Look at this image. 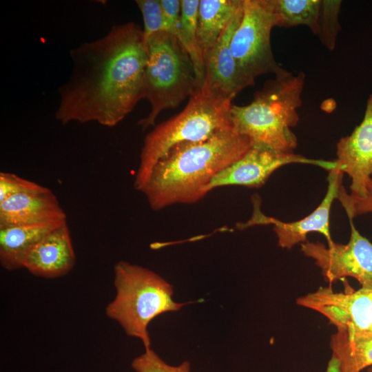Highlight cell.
I'll return each mask as SVG.
<instances>
[{
	"label": "cell",
	"instance_id": "3957f363",
	"mask_svg": "<svg viewBox=\"0 0 372 372\" xmlns=\"http://www.w3.org/2000/svg\"><path fill=\"white\" fill-rule=\"evenodd\" d=\"M305 74L285 70L267 81L246 105H232L231 116L234 129L247 136L252 145L293 153L298 140L291 128L299 121L298 108Z\"/></svg>",
	"mask_w": 372,
	"mask_h": 372
},
{
	"label": "cell",
	"instance_id": "484cf974",
	"mask_svg": "<svg viewBox=\"0 0 372 372\" xmlns=\"http://www.w3.org/2000/svg\"><path fill=\"white\" fill-rule=\"evenodd\" d=\"M165 30L177 36L181 14V0H160Z\"/></svg>",
	"mask_w": 372,
	"mask_h": 372
},
{
	"label": "cell",
	"instance_id": "ba28073f",
	"mask_svg": "<svg viewBox=\"0 0 372 372\" xmlns=\"http://www.w3.org/2000/svg\"><path fill=\"white\" fill-rule=\"evenodd\" d=\"M353 220L349 219L351 235L347 244L325 246L307 241L301 244V251L315 261L329 283L352 277L362 287L372 289V242L358 231Z\"/></svg>",
	"mask_w": 372,
	"mask_h": 372
},
{
	"label": "cell",
	"instance_id": "9a60e30c",
	"mask_svg": "<svg viewBox=\"0 0 372 372\" xmlns=\"http://www.w3.org/2000/svg\"><path fill=\"white\" fill-rule=\"evenodd\" d=\"M63 220L65 211L52 191L45 187L0 202V227Z\"/></svg>",
	"mask_w": 372,
	"mask_h": 372
},
{
	"label": "cell",
	"instance_id": "8fae6325",
	"mask_svg": "<svg viewBox=\"0 0 372 372\" xmlns=\"http://www.w3.org/2000/svg\"><path fill=\"white\" fill-rule=\"evenodd\" d=\"M343 175L337 168L329 171L325 196L316 209L306 217L294 222H283L265 216L260 211L259 207L254 205L252 217L247 223L240 225V228L253 225L271 224L278 238V246L286 249L307 242V236L311 232L320 233L326 238L328 245L333 243L330 232V212L342 185Z\"/></svg>",
	"mask_w": 372,
	"mask_h": 372
},
{
	"label": "cell",
	"instance_id": "52a82bcc",
	"mask_svg": "<svg viewBox=\"0 0 372 372\" xmlns=\"http://www.w3.org/2000/svg\"><path fill=\"white\" fill-rule=\"evenodd\" d=\"M276 19L269 0H243L241 21L232 37L230 48L240 70L255 84L256 77L285 69L280 66L271 45V32Z\"/></svg>",
	"mask_w": 372,
	"mask_h": 372
},
{
	"label": "cell",
	"instance_id": "d4e9b609",
	"mask_svg": "<svg viewBox=\"0 0 372 372\" xmlns=\"http://www.w3.org/2000/svg\"><path fill=\"white\" fill-rule=\"evenodd\" d=\"M43 187L44 186L12 173L5 172L0 173V202L13 195L36 192Z\"/></svg>",
	"mask_w": 372,
	"mask_h": 372
},
{
	"label": "cell",
	"instance_id": "6da1fadb",
	"mask_svg": "<svg viewBox=\"0 0 372 372\" xmlns=\"http://www.w3.org/2000/svg\"><path fill=\"white\" fill-rule=\"evenodd\" d=\"M72 68L59 87L56 119L63 125L97 122L112 127L144 99L147 50L133 22L113 25L104 37L70 52Z\"/></svg>",
	"mask_w": 372,
	"mask_h": 372
},
{
	"label": "cell",
	"instance_id": "4316f807",
	"mask_svg": "<svg viewBox=\"0 0 372 372\" xmlns=\"http://www.w3.org/2000/svg\"><path fill=\"white\" fill-rule=\"evenodd\" d=\"M326 372H341L340 362L335 356H331V358L328 363Z\"/></svg>",
	"mask_w": 372,
	"mask_h": 372
},
{
	"label": "cell",
	"instance_id": "2e32d148",
	"mask_svg": "<svg viewBox=\"0 0 372 372\" xmlns=\"http://www.w3.org/2000/svg\"><path fill=\"white\" fill-rule=\"evenodd\" d=\"M66 222L56 221L0 227V263L8 271L23 268L33 247L50 231Z\"/></svg>",
	"mask_w": 372,
	"mask_h": 372
},
{
	"label": "cell",
	"instance_id": "4fadbf2b",
	"mask_svg": "<svg viewBox=\"0 0 372 372\" xmlns=\"http://www.w3.org/2000/svg\"><path fill=\"white\" fill-rule=\"evenodd\" d=\"M336 167L351 179V195L363 197L372 177V93L369 96L364 117L351 134L336 145Z\"/></svg>",
	"mask_w": 372,
	"mask_h": 372
},
{
	"label": "cell",
	"instance_id": "44dd1931",
	"mask_svg": "<svg viewBox=\"0 0 372 372\" xmlns=\"http://www.w3.org/2000/svg\"><path fill=\"white\" fill-rule=\"evenodd\" d=\"M341 4L342 1L322 0L316 36L330 51L334 50L341 29L338 19Z\"/></svg>",
	"mask_w": 372,
	"mask_h": 372
},
{
	"label": "cell",
	"instance_id": "5bb4252c",
	"mask_svg": "<svg viewBox=\"0 0 372 372\" xmlns=\"http://www.w3.org/2000/svg\"><path fill=\"white\" fill-rule=\"evenodd\" d=\"M76 262L67 221L41 239L27 255L23 268L34 276L55 278L68 273Z\"/></svg>",
	"mask_w": 372,
	"mask_h": 372
},
{
	"label": "cell",
	"instance_id": "d6986e66",
	"mask_svg": "<svg viewBox=\"0 0 372 372\" xmlns=\"http://www.w3.org/2000/svg\"><path fill=\"white\" fill-rule=\"evenodd\" d=\"M269 3L276 27L305 25L316 35L322 0H269Z\"/></svg>",
	"mask_w": 372,
	"mask_h": 372
},
{
	"label": "cell",
	"instance_id": "9c48e42d",
	"mask_svg": "<svg viewBox=\"0 0 372 372\" xmlns=\"http://www.w3.org/2000/svg\"><path fill=\"white\" fill-rule=\"evenodd\" d=\"M291 163L310 164L327 169L336 167L335 161L308 158L294 153L278 152L269 147L252 145L237 161L220 172L211 181L207 191L223 186L240 185L259 187L278 168Z\"/></svg>",
	"mask_w": 372,
	"mask_h": 372
},
{
	"label": "cell",
	"instance_id": "30bf717a",
	"mask_svg": "<svg viewBox=\"0 0 372 372\" xmlns=\"http://www.w3.org/2000/svg\"><path fill=\"white\" fill-rule=\"evenodd\" d=\"M296 302L325 316L337 329L372 333V289L347 287L335 292L330 287H321Z\"/></svg>",
	"mask_w": 372,
	"mask_h": 372
},
{
	"label": "cell",
	"instance_id": "7402d4cb",
	"mask_svg": "<svg viewBox=\"0 0 372 372\" xmlns=\"http://www.w3.org/2000/svg\"><path fill=\"white\" fill-rule=\"evenodd\" d=\"M131 366L136 372H189L190 364L183 362L178 366H172L164 362L152 349L134 358Z\"/></svg>",
	"mask_w": 372,
	"mask_h": 372
},
{
	"label": "cell",
	"instance_id": "ffe728a7",
	"mask_svg": "<svg viewBox=\"0 0 372 372\" xmlns=\"http://www.w3.org/2000/svg\"><path fill=\"white\" fill-rule=\"evenodd\" d=\"M200 0H181V14L177 39L189 54L200 89L205 76V62L197 37L198 10Z\"/></svg>",
	"mask_w": 372,
	"mask_h": 372
},
{
	"label": "cell",
	"instance_id": "277c9868",
	"mask_svg": "<svg viewBox=\"0 0 372 372\" xmlns=\"http://www.w3.org/2000/svg\"><path fill=\"white\" fill-rule=\"evenodd\" d=\"M114 273L116 296L106 307L105 313L127 335L138 338L145 350L149 349V322L156 316L178 311L189 302H175L172 285L145 267L119 261L114 265Z\"/></svg>",
	"mask_w": 372,
	"mask_h": 372
},
{
	"label": "cell",
	"instance_id": "8992f818",
	"mask_svg": "<svg viewBox=\"0 0 372 372\" xmlns=\"http://www.w3.org/2000/svg\"><path fill=\"white\" fill-rule=\"evenodd\" d=\"M145 39L147 61L144 99L149 101L150 111L138 123L143 130L154 125L162 111L176 107L200 90L193 63L176 36L161 31Z\"/></svg>",
	"mask_w": 372,
	"mask_h": 372
},
{
	"label": "cell",
	"instance_id": "7c38bea8",
	"mask_svg": "<svg viewBox=\"0 0 372 372\" xmlns=\"http://www.w3.org/2000/svg\"><path fill=\"white\" fill-rule=\"evenodd\" d=\"M242 14V6L231 19L205 61V76L199 90L211 97L232 101L244 88L253 86L240 70L230 48Z\"/></svg>",
	"mask_w": 372,
	"mask_h": 372
},
{
	"label": "cell",
	"instance_id": "ac0fdd59",
	"mask_svg": "<svg viewBox=\"0 0 372 372\" xmlns=\"http://www.w3.org/2000/svg\"><path fill=\"white\" fill-rule=\"evenodd\" d=\"M330 340L341 372H360L372 366V333L337 329Z\"/></svg>",
	"mask_w": 372,
	"mask_h": 372
},
{
	"label": "cell",
	"instance_id": "7a4b0ae2",
	"mask_svg": "<svg viewBox=\"0 0 372 372\" xmlns=\"http://www.w3.org/2000/svg\"><path fill=\"white\" fill-rule=\"evenodd\" d=\"M251 146V140L234 127L205 141L178 144L155 164L138 191L155 211L196 203L208 193L216 176Z\"/></svg>",
	"mask_w": 372,
	"mask_h": 372
},
{
	"label": "cell",
	"instance_id": "cb8c5ba5",
	"mask_svg": "<svg viewBox=\"0 0 372 372\" xmlns=\"http://www.w3.org/2000/svg\"><path fill=\"white\" fill-rule=\"evenodd\" d=\"M136 3L142 13L145 38L166 31L160 0H136Z\"/></svg>",
	"mask_w": 372,
	"mask_h": 372
},
{
	"label": "cell",
	"instance_id": "83f0119b",
	"mask_svg": "<svg viewBox=\"0 0 372 372\" xmlns=\"http://www.w3.org/2000/svg\"><path fill=\"white\" fill-rule=\"evenodd\" d=\"M369 372H372V369H370L369 370Z\"/></svg>",
	"mask_w": 372,
	"mask_h": 372
},
{
	"label": "cell",
	"instance_id": "e0dca14e",
	"mask_svg": "<svg viewBox=\"0 0 372 372\" xmlns=\"http://www.w3.org/2000/svg\"><path fill=\"white\" fill-rule=\"evenodd\" d=\"M242 3L243 0H200L197 37L205 65L209 53L241 8Z\"/></svg>",
	"mask_w": 372,
	"mask_h": 372
},
{
	"label": "cell",
	"instance_id": "603a6c76",
	"mask_svg": "<svg viewBox=\"0 0 372 372\" xmlns=\"http://www.w3.org/2000/svg\"><path fill=\"white\" fill-rule=\"evenodd\" d=\"M342 205L349 219L372 212V177L366 185V193L363 197H356L347 193L341 185L337 198Z\"/></svg>",
	"mask_w": 372,
	"mask_h": 372
},
{
	"label": "cell",
	"instance_id": "5b68a950",
	"mask_svg": "<svg viewBox=\"0 0 372 372\" xmlns=\"http://www.w3.org/2000/svg\"><path fill=\"white\" fill-rule=\"evenodd\" d=\"M231 101L215 99L199 90L177 115L156 125L145 136L134 186L139 190L155 164L172 147L207 140L233 127Z\"/></svg>",
	"mask_w": 372,
	"mask_h": 372
}]
</instances>
